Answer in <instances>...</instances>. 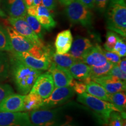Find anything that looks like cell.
<instances>
[{"mask_svg": "<svg viewBox=\"0 0 126 126\" xmlns=\"http://www.w3.org/2000/svg\"><path fill=\"white\" fill-rule=\"evenodd\" d=\"M57 126H75L73 125V124H71L69 122L68 120H67L65 122H64V123H63L59 124V125Z\"/></svg>", "mask_w": 126, "mask_h": 126, "instance_id": "obj_42", "label": "cell"}, {"mask_svg": "<svg viewBox=\"0 0 126 126\" xmlns=\"http://www.w3.org/2000/svg\"><path fill=\"white\" fill-rule=\"evenodd\" d=\"M109 0H94V8L100 12L106 11Z\"/></svg>", "mask_w": 126, "mask_h": 126, "instance_id": "obj_36", "label": "cell"}, {"mask_svg": "<svg viewBox=\"0 0 126 126\" xmlns=\"http://www.w3.org/2000/svg\"><path fill=\"white\" fill-rule=\"evenodd\" d=\"M70 85L72 86V88H73L74 91H75V93H77L78 94L86 92V84L82 81H75V80L73 79Z\"/></svg>", "mask_w": 126, "mask_h": 126, "instance_id": "obj_32", "label": "cell"}, {"mask_svg": "<svg viewBox=\"0 0 126 126\" xmlns=\"http://www.w3.org/2000/svg\"><path fill=\"white\" fill-rule=\"evenodd\" d=\"M72 42L73 37L70 29L65 30L59 33L57 35L54 43L56 53L63 54L68 53Z\"/></svg>", "mask_w": 126, "mask_h": 126, "instance_id": "obj_18", "label": "cell"}, {"mask_svg": "<svg viewBox=\"0 0 126 126\" xmlns=\"http://www.w3.org/2000/svg\"><path fill=\"white\" fill-rule=\"evenodd\" d=\"M103 50V53L105 55V57L107 59L108 61L111 63L113 64H119L120 61V57L116 54V53L113 51H106V50Z\"/></svg>", "mask_w": 126, "mask_h": 126, "instance_id": "obj_35", "label": "cell"}, {"mask_svg": "<svg viewBox=\"0 0 126 126\" xmlns=\"http://www.w3.org/2000/svg\"><path fill=\"white\" fill-rule=\"evenodd\" d=\"M77 100L86 105L95 113L100 122L108 124L110 114L113 111H119L118 109L109 102L105 101L84 92L78 94Z\"/></svg>", "mask_w": 126, "mask_h": 126, "instance_id": "obj_3", "label": "cell"}, {"mask_svg": "<svg viewBox=\"0 0 126 126\" xmlns=\"http://www.w3.org/2000/svg\"><path fill=\"white\" fill-rule=\"evenodd\" d=\"M109 102L113 104L117 109L123 117L126 119V95L125 92H119L109 94Z\"/></svg>", "mask_w": 126, "mask_h": 126, "instance_id": "obj_24", "label": "cell"}, {"mask_svg": "<svg viewBox=\"0 0 126 126\" xmlns=\"http://www.w3.org/2000/svg\"><path fill=\"white\" fill-rule=\"evenodd\" d=\"M48 70L53 77L56 88L70 85L74 79L68 69L57 65L52 61Z\"/></svg>", "mask_w": 126, "mask_h": 126, "instance_id": "obj_12", "label": "cell"}, {"mask_svg": "<svg viewBox=\"0 0 126 126\" xmlns=\"http://www.w3.org/2000/svg\"><path fill=\"white\" fill-rule=\"evenodd\" d=\"M74 94L75 91L70 85L56 87L49 96L43 99L40 108H53L59 106L67 102Z\"/></svg>", "mask_w": 126, "mask_h": 126, "instance_id": "obj_6", "label": "cell"}, {"mask_svg": "<svg viewBox=\"0 0 126 126\" xmlns=\"http://www.w3.org/2000/svg\"><path fill=\"white\" fill-rule=\"evenodd\" d=\"M107 28L126 36V4L125 0H109L106 9Z\"/></svg>", "mask_w": 126, "mask_h": 126, "instance_id": "obj_2", "label": "cell"}, {"mask_svg": "<svg viewBox=\"0 0 126 126\" xmlns=\"http://www.w3.org/2000/svg\"><path fill=\"white\" fill-rule=\"evenodd\" d=\"M42 4L48 11L53 10L56 6V0H42Z\"/></svg>", "mask_w": 126, "mask_h": 126, "instance_id": "obj_37", "label": "cell"}, {"mask_svg": "<svg viewBox=\"0 0 126 126\" xmlns=\"http://www.w3.org/2000/svg\"><path fill=\"white\" fill-rule=\"evenodd\" d=\"M93 46L89 39L78 36L72 42L69 53L77 61H82L84 55L92 48Z\"/></svg>", "mask_w": 126, "mask_h": 126, "instance_id": "obj_15", "label": "cell"}, {"mask_svg": "<svg viewBox=\"0 0 126 126\" xmlns=\"http://www.w3.org/2000/svg\"><path fill=\"white\" fill-rule=\"evenodd\" d=\"M26 7L32 6H38L42 4V0H24Z\"/></svg>", "mask_w": 126, "mask_h": 126, "instance_id": "obj_38", "label": "cell"}, {"mask_svg": "<svg viewBox=\"0 0 126 126\" xmlns=\"http://www.w3.org/2000/svg\"><path fill=\"white\" fill-rule=\"evenodd\" d=\"M68 70L73 78L82 81L86 84L92 81L90 78L91 67L82 61H77Z\"/></svg>", "mask_w": 126, "mask_h": 126, "instance_id": "obj_17", "label": "cell"}, {"mask_svg": "<svg viewBox=\"0 0 126 126\" xmlns=\"http://www.w3.org/2000/svg\"><path fill=\"white\" fill-rule=\"evenodd\" d=\"M123 126H126V121H124V124H123Z\"/></svg>", "mask_w": 126, "mask_h": 126, "instance_id": "obj_44", "label": "cell"}, {"mask_svg": "<svg viewBox=\"0 0 126 126\" xmlns=\"http://www.w3.org/2000/svg\"><path fill=\"white\" fill-rule=\"evenodd\" d=\"M66 7V15L72 23L80 24L87 28L92 27V12L79 0H74Z\"/></svg>", "mask_w": 126, "mask_h": 126, "instance_id": "obj_4", "label": "cell"}, {"mask_svg": "<svg viewBox=\"0 0 126 126\" xmlns=\"http://www.w3.org/2000/svg\"><path fill=\"white\" fill-rule=\"evenodd\" d=\"M124 119H125L119 111H113L110 114L108 123L109 126H123Z\"/></svg>", "mask_w": 126, "mask_h": 126, "instance_id": "obj_30", "label": "cell"}, {"mask_svg": "<svg viewBox=\"0 0 126 126\" xmlns=\"http://www.w3.org/2000/svg\"><path fill=\"white\" fill-rule=\"evenodd\" d=\"M120 68L122 70L123 72H124V74H126V58H124V59L120 61V63L118 64Z\"/></svg>", "mask_w": 126, "mask_h": 126, "instance_id": "obj_40", "label": "cell"}, {"mask_svg": "<svg viewBox=\"0 0 126 126\" xmlns=\"http://www.w3.org/2000/svg\"><path fill=\"white\" fill-rule=\"evenodd\" d=\"M83 5L89 9L94 8V0H79Z\"/></svg>", "mask_w": 126, "mask_h": 126, "instance_id": "obj_39", "label": "cell"}, {"mask_svg": "<svg viewBox=\"0 0 126 126\" xmlns=\"http://www.w3.org/2000/svg\"><path fill=\"white\" fill-rule=\"evenodd\" d=\"M119 36L116 33L113 31H108L106 36V42L104 44V48L105 50L109 51H113L117 39Z\"/></svg>", "mask_w": 126, "mask_h": 126, "instance_id": "obj_29", "label": "cell"}, {"mask_svg": "<svg viewBox=\"0 0 126 126\" xmlns=\"http://www.w3.org/2000/svg\"><path fill=\"white\" fill-rule=\"evenodd\" d=\"M0 16H2V17H5L6 16L5 14L2 10H1V8H0Z\"/></svg>", "mask_w": 126, "mask_h": 126, "instance_id": "obj_43", "label": "cell"}, {"mask_svg": "<svg viewBox=\"0 0 126 126\" xmlns=\"http://www.w3.org/2000/svg\"><path fill=\"white\" fill-rule=\"evenodd\" d=\"M107 75L116 77L124 81H126V74L122 71L118 64H114Z\"/></svg>", "mask_w": 126, "mask_h": 126, "instance_id": "obj_33", "label": "cell"}, {"mask_svg": "<svg viewBox=\"0 0 126 126\" xmlns=\"http://www.w3.org/2000/svg\"><path fill=\"white\" fill-rule=\"evenodd\" d=\"M113 52L116 53L120 57H123L126 56V43L122 39L119 38L117 39L115 46L113 48Z\"/></svg>", "mask_w": 126, "mask_h": 126, "instance_id": "obj_31", "label": "cell"}, {"mask_svg": "<svg viewBox=\"0 0 126 126\" xmlns=\"http://www.w3.org/2000/svg\"><path fill=\"white\" fill-rule=\"evenodd\" d=\"M10 61L11 73L16 87L21 94H27L38 77L42 74V71L28 67L13 54Z\"/></svg>", "mask_w": 126, "mask_h": 126, "instance_id": "obj_1", "label": "cell"}, {"mask_svg": "<svg viewBox=\"0 0 126 126\" xmlns=\"http://www.w3.org/2000/svg\"><path fill=\"white\" fill-rule=\"evenodd\" d=\"M0 126H33L27 112H0Z\"/></svg>", "mask_w": 126, "mask_h": 126, "instance_id": "obj_9", "label": "cell"}, {"mask_svg": "<svg viewBox=\"0 0 126 126\" xmlns=\"http://www.w3.org/2000/svg\"><path fill=\"white\" fill-rule=\"evenodd\" d=\"M13 53V55L28 67L37 70L45 71L49 68L51 63V58H38L32 56L28 52Z\"/></svg>", "mask_w": 126, "mask_h": 126, "instance_id": "obj_11", "label": "cell"}, {"mask_svg": "<svg viewBox=\"0 0 126 126\" xmlns=\"http://www.w3.org/2000/svg\"><path fill=\"white\" fill-rule=\"evenodd\" d=\"M6 30L10 40L12 52L28 53L34 46L31 41L17 32L11 26H7Z\"/></svg>", "mask_w": 126, "mask_h": 126, "instance_id": "obj_10", "label": "cell"}, {"mask_svg": "<svg viewBox=\"0 0 126 126\" xmlns=\"http://www.w3.org/2000/svg\"><path fill=\"white\" fill-rule=\"evenodd\" d=\"M24 18L26 21H27L28 24L29 25V26H31L32 29L36 34V35L38 36L39 39L42 40L45 33V29H44L43 26L39 23L37 18L35 16L30 15L28 14H26Z\"/></svg>", "mask_w": 126, "mask_h": 126, "instance_id": "obj_25", "label": "cell"}, {"mask_svg": "<svg viewBox=\"0 0 126 126\" xmlns=\"http://www.w3.org/2000/svg\"><path fill=\"white\" fill-rule=\"evenodd\" d=\"M114 64L108 61L105 65L100 67H91L90 78L93 80L95 78L106 76L111 70Z\"/></svg>", "mask_w": 126, "mask_h": 126, "instance_id": "obj_26", "label": "cell"}, {"mask_svg": "<svg viewBox=\"0 0 126 126\" xmlns=\"http://www.w3.org/2000/svg\"><path fill=\"white\" fill-rule=\"evenodd\" d=\"M43 101V99L38 94L29 92L25 96L23 111H31L39 109L42 107Z\"/></svg>", "mask_w": 126, "mask_h": 126, "instance_id": "obj_21", "label": "cell"}, {"mask_svg": "<svg viewBox=\"0 0 126 126\" xmlns=\"http://www.w3.org/2000/svg\"><path fill=\"white\" fill-rule=\"evenodd\" d=\"M25 95L12 94H9L0 103V112L23 111Z\"/></svg>", "mask_w": 126, "mask_h": 126, "instance_id": "obj_14", "label": "cell"}, {"mask_svg": "<svg viewBox=\"0 0 126 126\" xmlns=\"http://www.w3.org/2000/svg\"><path fill=\"white\" fill-rule=\"evenodd\" d=\"M12 88L8 84H0V103L6 97L14 94Z\"/></svg>", "mask_w": 126, "mask_h": 126, "instance_id": "obj_34", "label": "cell"}, {"mask_svg": "<svg viewBox=\"0 0 126 126\" xmlns=\"http://www.w3.org/2000/svg\"><path fill=\"white\" fill-rule=\"evenodd\" d=\"M8 21L9 23L12 25V27L17 32L31 41L34 45L39 46H45L42 40L39 38L38 36L36 35L33 31L32 29L24 17H20V18L9 17Z\"/></svg>", "mask_w": 126, "mask_h": 126, "instance_id": "obj_7", "label": "cell"}, {"mask_svg": "<svg viewBox=\"0 0 126 126\" xmlns=\"http://www.w3.org/2000/svg\"><path fill=\"white\" fill-rule=\"evenodd\" d=\"M60 2H61V4L67 6V5H68L70 2H71L74 0H59Z\"/></svg>", "mask_w": 126, "mask_h": 126, "instance_id": "obj_41", "label": "cell"}, {"mask_svg": "<svg viewBox=\"0 0 126 126\" xmlns=\"http://www.w3.org/2000/svg\"><path fill=\"white\" fill-rule=\"evenodd\" d=\"M55 88L53 77L48 72L41 74L32 88L30 92L38 94L43 99L47 98Z\"/></svg>", "mask_w": 126, "mask_h": 126, "instance_id": "obj_8", "label": "cell"}, {"mask_svg": "<svg viewBox=\"0 0 126 126\" xmlns=\"http://www.w3.org/2000/svg\"><path fill=\"white\" fill-rule=\"evenodd\" d=\"M82 61L90 67H100L108 62L103 53V50L98 45L93 46L92 48L83 57Z\"/></svg>", "mask_w": 126, "mask_h": 126, "instance_id": "obj_16", "label": "cell"}, {"mask_svg": "<svg viewBox=\"0 0 126 126\" xmlns=\"http://www.w3.org/2000/svg\"><path fill=\"white\" fill-rule=\"evenodd\" d=\"M9 72V63L5 53L0 51V79L8 78Z\"/></svg>", "mask_w": 126, "mask_h": 126, "instance_id": "obj_27", "label": "cell"}, {"mask_svg": "<svg viewBox=\"0 0 126 126\" xmlns=\"http://www.w3.org/2000/svg\"><path fill=\"white\" fill-rule=\"evenodd\" d=\"M92 81L96 82L103 86L109 94H113L119 92H126V81H122L116 77L106 75L95 78Z\"/></svg>", "mask_w": 126, "mask_h": 126, "instance_id": "obj_13", "label": "cell"}, {"mask_svg": "<svg viewBox=\"0 0 126 126\" xmlns=\"http://www.w3.org/2000/svg\"><path fill=\"white\" fill-rule=\"evenodd\" d=\"M0 51H12L7 30L1 27H0Z\"/></svg>", "mask_w": 126, "mask_h": 126, "instance_id": "obj_28", "label": "cell"}, {"mask_svg": "<svg viewBox=\"0 0 126 126\" xmlns=\"http://www.w3.org/2000/svg\"><path fill=\"white\" fill-rule=\"evenodd\" d=\"M35 17L46 31H50L56 27V22L52 17L49 11L42 4L37 6Z\"/></svg>", "mask_w": 126, "mask_h": 126, "instance_id": "obj_19", "label": "cell"}, {"mask_svg": "<svg viewBox=\"0 0 126 126\" xmlns=\"http://www.w3.org/2000/svg\"><path fill=\"white\" fill-rule=\"evenodd\" d=\"M6 9L10 17H24L27 14V7L24 0H7Z\"/></svg>", "mask_w": 126, "mask_h": 126, "instance_id": "obj_20", "label": "cell"}, {"mask_svg": "<svg viewBox=\"0 0 126 126\" xmlns=\"http://www.w3.org/2000/svg\"><path fill=\"white\" fill-rule=\"evenodd\" d=\"M60 109L40 108L33 110L29 114L33 126H57L61 122Z\"/></svg>", "mask_w": 126, "mask_h": 126, "instance_id": "obj_5", "label": "cell"}, {"mask_svg": "<svg viewBox=\"0 0 126 126\" xmlns=\"http://www.w3.org/2000/svg\"><path fill=\"white\" fill-rule=\"evenodd\" d=\"M86 92L93 96L109 102V94L103 86L94 81H91L86 83Z\"/></svg>", "mask_w": 126, "mask_h": 126, "instance_id": "obj_22", "label": "cell"}, {"mask_svg": "<svg viewBox=\"0 0 126 126\" xmlns=\"http://www.w3.org/2000/svg\"><path fill=\"white\" fill-rule=\"evenodd\" d=\"M50 57L52 62L54 63L57 65L67 69H68L72 64L77 61V60L69 53L60 54L51 51L50 53Z\"/></svg>", "mask_w": 126, "mask_h": 126, "instance_id": "obj_23", "label": "cell"}]
</instances>
